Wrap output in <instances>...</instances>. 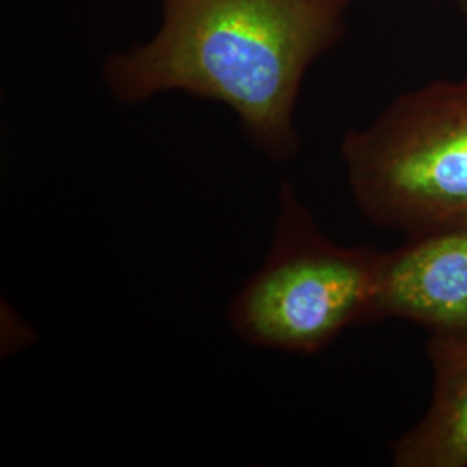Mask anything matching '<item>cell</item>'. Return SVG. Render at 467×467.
<instances>
[{
    "instance_id": "cell-5",
    "label": "cell",
    "mask_w": 467,
    "mask_h": 467,
    "mask_svg": "<svg viewBox=\"0 0 467 467\" xmlns=\"http://www.w3.org/2000/svg\"><path fill=\"white\" fill-rule=\"evenodd\" d=\"M426 414L389 447L395 467H467V331L431 333Z\"/></svg>"
},
{
    "instance_id": "cell-3",
    "label": "cell",
    "mask_w": 467,
    "mask_h": 467,
    "mask_svg": "<svg viewBox=\"0 0 467 467\" xmlns=\"http://www.w3.org/2000/svg\"><path fill=\"white\" fill-rule=\"evenodd\" d=\"M379 256L322 234L285 179L267 258L229 305L234 333L267 350H326L351 326L368 324Z\"/></svg>"
},
{
    "instance_id": "cell-2",
    "label": "cell",
    "mask_w": 467,
    "mask_h": 467,
    "mask_svg": "<svg viewBox=\"0 0 467 467\" xmlns=\"http://www.w3.org/2000/svg\"><path fill=\"white\" fill-rule=\"evenodd\" d=\"M339 154L370 225L405 237L467 225V75L397 96Z\"/></svg>"
},
{
    "instance_id": "cell-6",
    "label": "cell",
    "mask_w": 467,
    "mask_h": 467,
    "mask_svg": "<svg viewBox=\"0 0 467 467\" xmlns=\"http://www.w3.org/2000/svg\"><path fill=\"white\" fill-rule=\"evenodd\" d=\"M455 4H457L459 11L462 13V16L466 17L467 21V0H455Z\"/></svg>"
},
{
    "instance_id": "cell-4",
    "label": "cell",
    "mask_w": 467,
    "mask_h": 467,
    "mask_svg": "<svg viewBox=\"0 0 467 467\" xmlns=\"http://www.w3.org/2000/svg\"><path fill=\"white\" fill-rule=\"evenodd\" d=\"M403 318L431 333L467 331V225L381 251L368 324Z\"/></svg>"
},
{
    "instance_id": "cell-1",
    "label": "cell",
    "mask_w": 467,
    "mask_h": 467,
    "mask_svg": "<svg viewBox=\"0 0 467 467\" xmlns=\"http://www.w3.org/2000/svg\"><path fill=\"white\" fill-rule=\"evenodd\" d=\"M355 0H160L146 42L104 61L113 99L142 104L184 92L233 111L274 161L298 156L295 113L308 69L341 44Z\"/></svg>"
}]
</instances>
